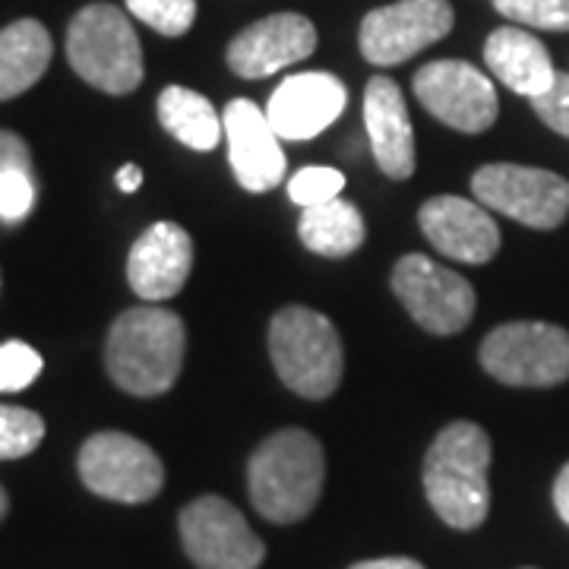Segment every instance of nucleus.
Listing matches in <instances>:
<instances>
[{
  "label": "nucleus",
  "mask_w": 569,
  "mask_h": 569,
  "mask_svg": "<svg viewBox=\"0 0 569 569\" xmlns=\"http://www.w3.org/2000/svg\"><path fill=\"white\" fill-rule=\"evenodd\" d=\"M183 339V320L164 307L123 310L104 342L108 377L130 396H162L181 377Z\"/></svg>",
  "instance_id": "f257e3e1"
},
{
  "label": "nucleus",
  "mask_w": 569,
  "mask_h": 569,
  "mask_svg": "<svg viewBox=\"0 0 569 569\" xmlns=\"http://www.w3.org/2000/svg\"><path fill=\"white\" fill-rule=\"evenodd\" d=\"M323 481V447L313 433L298 427L266 437L247 466L250 503L276 526H291L310 516L320 503Z\"/></svg>",
  "instance_id": "f03ea898"
},
{
  "label": "nucleus",
  "mask_w": 569,
  "mask_h": 569,
  "mask_svg": "<svg viewBox=\"0 0 569 569\" xmlns=\"http://www.w3.org/2000/svg\"><path fill=\"white\" fill-rule=\"evenodd\" d=\"M490 437L471 421H452L425 456V493L449 529H478L490 512Z\"/></svg>",
  "instance_id": "7ed1b4c3"
},
{
  "label": "nucleus",
  "mask_w": 569,
  "mask_h": 569,
  "mask_svg": "<svg viewBox=\"0 0 569 569\" xmlns=\"http://www.w3.org/2000/svg\"><path fill=\"white\" fill-rule=\"evenodd\" d=\"M272 367L291 392L305 399H329L342 383V342L329 317L310 307H284L269 323Z\"/></svg>",
  "instance_id": "20e7f679"
},
{
  "label": "nucleus",
  "mask_w": 569,
  "mask_h": 569,
  "mask_svg": "<svg viewBox=\"0 0 569 569\" xmlns=\"http://www.w3.org/2000/svg\"><path fill=\"white\" fill-rule=\"evenodd\" d=\"M67 61L73 73L108 96H127L142 82V48L130 17L111 3H89L70 20Z\"/></svg>",
  "instance_id": "39448f33"
},
{
  "label": "nucleus",
  "mask_w": 569,
  "mask_h": 569,
  "mask_svg": "<svg viewBox=\"0 0 569 569\" xmlns=\"http://www.w3.org/2000/svg\"><path fill=\"white\" fill-rule=\"evenodd\" d=\"M478 358L507 387H560L569 380V332L538 320L503 323L481 342Z\"/></svg>",
  "instance_id": "423d86ee"
},
{
  "label": "nucleus",
  "mask_w": 569,
  "mask_h": 569,
  "mask_svg": "<svg viewBox=\"0 0 569 569\" xmlns=\"http://www.w3.org/2000/svg\"><path fill=\"white\" fill-rule=\"evenodd\" d=\"M471 193L485 209L503 212L538 231H550L569 216V181L545 168L485 164L471 174Z\"/></svg>",
  "instance_id": "0eeeda50"
},
{
  "label": "nucleus",
  "mask_w": 569,
  "mask_h": 569,
  "mask_svg": "<svg viewBox=\"0 0 569 569\" xmlns=\"http://www.w3.org/2000/svg\"><path fill=\"white\" fill-rule=\"evenodd\" d=\"M392 291L415 323L433 336H456L475 317V288L459 272L425 253H408L392 269Z\"/></svg>",
  "instance_id": "6e6552de"
},
{
  "label": "nucleus",
  "mask_w": 569,
  "mask_h": 569,
  "mask_svg": "<svg viewBox=\"0 0 569 569\" xmlns=\"http://www.w3.org/2000/svg\"><path fill=\"white\" fill-rule=\"evenodd\" d=\"M77 466L82 485L114 503H146L164 485L162 459L142 440L118 430L92 433Z\"/></svg>",
  "instance_id": "1a4fd4ad"
},
{
  "label": "nucleus",
  "mask_w": 569,
  "mask_h": 569,
  "mask_svg": "<svg viewBox=\"0 0 569 569\" xmlns=\"http://www.w3.org/2000/svg\"><path fill=\"white\" fill-rule=\"evenodd\" d=\"M187 557L197 569H260L263 541L250 531L241 509L222 497H197L178 519Z\"/></svg>",
  "instance_id": "9d476101"
},
{
  "label": "nucleus",
  "mask_w": 569,
  "mask_h": 569,
  "mask_svg": "<svg viewBox=\"0 0 569 569\" xmlns=\"http://www.w3.org/2000/svg\"><path fill=\"white\" fill-rule=\"evenodd\" d=\"M415 96L440 123L459 133H485L497 123L493 82L466 61H433L415 73Z\"/></svg>",
  "instance_id": "9b49d317"
},
{
  "label": "nucleus",
  "mask_w": 569,
  "mask_h": 569,
  "mask_svg": "<svg viewBox=\"0 0 569 569\" xmlns=\"http://www.w3.org/2000/svg\"><path fill=\"white\" fill-rule=\"evenodd\" d=\"M452 22L449 0H399L370 10L361 22V54L367 63L396 67L447 39Z\"/></svg>",
  "instance_id": "f8f14e48"
},
{
  "label": "nucleus",
  "mask_w": 569,
  "mask_h": 569,
  "mask_svg": "<svg viewBox=\"0 0 569 569\" xmlns=\"http://www.w3.org/2000/svg\"><path fill=\"white\" fill-rule=\"evenodd\" d=\"M228 162L247 193H266L284 178L282 137L250 99L228 102L222 114Z\"/></svg>",
  "instance_id": "ddd939ff"
},
{
  "label": "nucleus",
  "mask_w": 569,
  "mask_h": 569,
  "mask_svg": "<svg viewBox=\"0 0 569 569\" xmlns=\"http://www.w3.org/2000/svg\"><path fill=\"white\" fill-rule=\"evenodd\" d=\"M317 48V29L301 13H272L247 26L228 44V67L241 80H263L291 63L305 61Z\"/></svg>",
  "instance_id": "4468645a"
},
{
  "label": "nucleus",
  "mask_w": 569,
  "mask_h": 569,
  "mask_svg": "<svg viewBox=\"0 0 569 569\" xmlns=\"http://www.w3.org/2000/svg\"><path fill=\"white\" fill-rule=\"evenodd\" d=\"M348 89L332 73L284 77L266 104V118L282 140L305 142L320 137L346 111Z\"/></svg>",
  "instance_id": "2eb2a0df"
},
{
  "label": "nucleus",
  "mask_w": 569,
  "mask_h": 569,
  "mask_svg": "<svg viewBox=\"0 0 569 569\" xmlns=\"http://www.w3.org/2000/svg\"><path fill=\"white\" fill-rule=\"evenodd\" d=\"M418 224L425 238L449 260L481 266L500 250V228L488 209L462 197H433L421 206Z\"/></svg>",
  "instance_id": "dca6fc26"
},
{
  "label": "nucleus",
  "mask_w": 569,
  "mask_h": 569,
  "mask_svg": "<svg viewBox=\"0 0 569 569\" xmlns=\"http://www.w3.org/2000/svg\"><path fill=\"white\" fill-rule=\"evenodd\" d=\"M193 266V241L178 222L149 224L130 247L127 282L142 301L159 305L181 291Z\"/></svg>",
  "instance_id": "f3484780"
},
{
  "label": "nucleus",
  "mask_w": 569,
  "mask_h": 569,
  "mask_svg": "<svg viewBox=\"0 0 569 569\" xmlns=\"http://www.w3.org/2000/svg\"><path fill=\"white\" fill-rule=\"evenodd\" d=\"M365 127L380 171L392 181H408L415 174V130L396 80L373 77L367 82Z\"/></svg>",
  "instance_id": "a211bd4d"
},
{
  "label": "nucleus",
  "mask_w": 569,
  "mask_h": 569,
  "mask_svg": "<svg viewBox=\"0 0 569 569\" xmlns=\"http://www.w3.org/2000/svg\"><path fill=\"white\" fill-rule=\"evenodd\" d=\"M485 63L507 89L526 99L545 96L557 77L541 39H535L531 32L516 29V26H500L490 32L485 41Z\"/></svg>",
  "instance_id": "6ab92c4d"
},
{
  "label": "nucleus",
  "mask_w": 569,
  "mask_h": 569,
  "mask_svg": "<svg viewBox=\"0 0 569 569\" xmlns=\"http://www.w3.org/2000/svg\"><path fill=\"white\" fill-rule=\"evenodd\" d=\"M51 51V36L39 20H17L0 29V102L32 89L44 77Z\"/></svg>",
  "instance_id": "aec40b11"
},
{
  "label": "nucleus",
  "mask_w": 569,
  "mask_h": 569,
  "mask_svg": "<svg viewBox=\"0 0 569 569\" xmlns=\"http://www.w3.org/2000/svg\"><path fill=\"white\" fill-rule=\"evenodd\" d=\"M159 121L174 140H181L187 149H197V152H209L224 140L222 114L212 108L206 96L187 89V86L162 89Z\"/></svg>",
  "instance_id": "412c9836"
},
{
  "label": "nucleus",
  "mask_w": 569,
  "mask_h": 569,
  "mask_svg": "<svg viewBox=\"0 0 569 569\" xmlns=\"http://www.w3.org/2000/svg\"><path fill=\"white\" fill-rule=\"evenodd\" d=\"M298 234L307 250L329 260H342L365 244V219L358 206L336 197L329 203L307 206L298 222Z\"/></svg>",
  "instance_id": "4be33fe9"
},
{
  "label": "nucleus",
  "mask_w": 569,
  "mask_h": 569,
  "mask_svg": "<svg viewBox=\"0 0 569 569\" xmlns=\"http://www.w3.org/2000/svg\"><path fill=\"white\" fill-rule=\"evenodd\" d=\"M44 440L39 411L20 406H0V459H22Z\"/></svg>",
  "instance_id": "5701e85b"
},
{
  "label": "nucleus",
  "mask_w": 569,
  "mask_h": 569,
  "mask_svg": "<svg viewBox=\"0 0 569 569\" xmlns=\"http://www.w3.org/2000/svg\"><path fill=\"white\" fill-rule=\"evenodd\" d=\"M130 17L146 22L164 39H181L197 20V0H123Z\"/></svg>",
  "instance_id": "b1692460"
},
{
  "label": "nucleus",
  "mask_w": 569,
  "mask_h": 569,
  "mask_svg": "<svg viewBox=\"0 0 569 569\" xmlns=\"http://www.w3.org/2000/svg\"><path fill=\"white\" fill-rule=\"evenodd\" d=\"M493 7L509 22L545 32H569V0H493Z\"/></svg>",
  "instance_id": "393cba45"
},
{
  "label": "nucleus",
  "mask_w": 569,
  "mask_h": 569,
  "mask_svg": "<svg viewBox=\"0 0 569 569\" xmlns=\"http://www.w3.org/2000/svg\"><path fill=\"white\" fill-rule=\"evenodd\" d=\"M342 190H346V174L336 171V168H323V164L301 168L288 181V197H291V203H298L301 209L329 203V200L342 197Z\"/></svg>",
  "instance_id": "a878e982"
},
{
  "label": "nucleus",
  "mask_w": 569,
  "mask_h": 569,
  "mask_svg": "<svg viewBox=\"0 0 569 569\" xmlns=\"http://www.w3.org/2000/svg\"><path fill=\"white\" fill-rule=\"evenodd\" d=\"M41 373V355L26 342L0 346V392L26 389Z\"/></svg>",
  "instance_id": "bb28decb"
},
{
  "label": "nucleus",
  "mask_w": 569,
  "mask_h": 569,
  "mask_svg": "<svg viewBox=\"0 0 569 569\" xmlns=\"http://www.w3.org/2000/svg\"><path fill=\"white\" fill-rule=\"evenodd\" d=\"M36 203V181L32 168H10L0 174V219L3 222H20L32 212Z\"/></svg>",
  "instance_id": "cd10ccee"
},
{
  "label": "nucleus",
  "mask_w": 569,
  "mask_h": 569,
  "mask_svg": "<svg viewBox=\"0 0 569 569\" xmlns=\"http://www.w3.org/2000/svg\"><path fill=\"white\" fill-rule=\"evenodd\" d=\"M531 108L550 130L569 140V73H557L545 96L531 99Z\"/></svg>",
  "instance_id": "c85d7f7f"
},
{
  "label": "nucleus",
  "mask_w": 569,
  "mask_h": 569,
  "mask_svg": "<svg viewBox=\"0 0 569 569\" xmlns=\"http://www.w3.org/2000/svg\"><path fill=\"white\" fill-rule=\"evenodd\" d=\"M10 168H32V156L22 137L0 130V174H7Z\"/></svg>",
  "instance_id": "c756f323"
},
{
  "label": "nucleus",
  "mask_w": 569,
  "mask_h": 569,
  "mask_svg": "<svg viewBox=\"0 0 569 569\" xmlns=\"http://www.w3.org/2000/svg\"><path fill=\"white\" fill-rule=\"evenodd\" d=\"M553 507L560 512V519L569 526V462L560 468V475L553 481Z\"/></svg>",
  "instance_id": "7c9ffc66"
},
{
  "label": "nucleus",
  "mask_w": 569,
  "mask_h": 569,
  "mask_svg": "<svg viewBox=\"0 0 569 569\" xmlns=\"http://www.w3.org/2000/svg\"><path fill=\"white\" fill-rule=\"evenodd\" d=\"M351 569H425L418 560L411 557H380V560H365V563H355Z\"/></svg>",
  "instance_id": "2f4dec72"
},
{
  "label": "nucleus",
  "mask_w": 569,
  "mask_h": 569,
  "mask_svg": "<svg viewBox=\"0 0 569 569\" xmlns=\"http://www.w3.org/2000/svg\"><path fill=\"white\" fill-rule=\"evenodd\" d=\"M142 183V168L140 164H123L121 171H118V187H121L123 193H137Z\"/></svg>",
  "instance_id": "473e14b6"
},
{
  "label": "nucleus",
  "mask_w": 569,
  "mask_h": 569,
  "mask_svg": "<svg viewBox=\"0 0 569 569\" xmlns=\"http://www.w3.org/2000/svg\"><path fill=\"white\" fill-rule=\"evenodd\" d=\"M7 507H10V500H7V490L0 488V519L7 516Z\"/></svg>",
  "instance_id": "72a5a7b5"
}]
</instances>
